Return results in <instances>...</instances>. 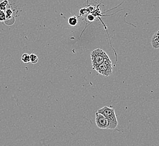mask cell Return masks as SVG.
<instances>
[{
	"label": "cell",
	"mask_w": 159,
	"mask_h": 146,
	"mask_svg": "<svg viewBox=\"0 0 159 146\" xmlns=\"http://www.w3.org/2000/svg\"><path fill=\"white\" fill-rule=\"evenodd\" d=\"M30 60H31V62L32 64H36V63H37L39 59H38V58L36 55L32 54L30 55Z\"/></svg>",
	"instance_id": "cell-9"
},
{
	"label": "cell",
	"mask_w": 159,
	"mask_h": 146,
	"mask_svg": "<svg viewBox=\"0 0 159 146\" xmlns=\"http://www.w3.org/2000/svg\"><path fill=\"white\" fill-rule=\"evenodd\" d=\"M77 23V20L76 18L75 17H71L69 19V23L71 25H76Z\"/></svg>",
	"instance_id": "cell-11"
},
{
	"label": "cell",
	"mask_w": 159,
	"mask_h": 146,
	"mask_svg": "<svg viewBox=\"0 0 159 146\" xmlns=\"http://www.w3.org/2000/svg\"><path fill=\"white\" fill-rule=\"evenodd\" d=\"M9 6V1L7 0H3L0 3V10L5 11Z\"/></svg>",
	"instance_id": "cell-7"
},
{
	"label": "cell",
	"mask_w": 159,
	"mask_h": 146,
	"mask_svg": "<svg viewBox=\"0 0 159 146\" xmlns=\"http://www.w3.org/2000/svg\"><path fill=\"white\" fill-rule=\"evenodd\" d=\"M97 113L102 114L107 119L108 122V129H115L117 127L118 122L113 109L106 106L98 110Z\"/></svg>",
	"instance_id": "cell-1"
},
{
	"label": "cell",
	"mask_w": 159,
	"mask_h": 146,
	"mask_svg": "<svg viewBox=\"0 0 159 146\" xmlns=\"http://www.w3.org/2000/svg\"><path fill=\"white\" fill-rule=\"evenodd\" d=\"M112 64L108 58L104 60L102 64L96 69L99 73L104 76H108L112 73Z\"/></svg>",
	"instance_id": "cell-3"
},
{
	"label": "cell",
	"mask_w": 159,
	"mask_h": 146,
	"mask_svg": "<svg viewBox=\"0 0 159 146\" xmlns=\"http://www.w3.org/2000/svg\"><path fill=\"white\" fill-rule=\"evenodd\" d=\"M95 123L98 128L100 129H108V122L104 116L100 113L95 114Z\"/></svg>",
	"instance_id": "cell-4"
},
{
	"label": "cell",
	"mask_w": 159,
	"mask_h": 146,
	"mask_svg": "<svg viewBox=\"0 0 159 146\" xmlns=\"http://www.w3.org/2000/svg\"><path fill=\"white\" fill-rule=\"evenodd\" d=\"M21 60L25 63H28L31 61L30 60V55H28L27 54H25L22 55L21 57Z\"/></svg>",
	"instance_id": "cell-8"
},
{
	"label": "cell",
	"mask_w": 159,
	"mask_h": 146,
	"mask_svg": "<svg viewBox=\"0 0 159 146\" xmlns=\"http://www.w3.org/2000/svg\"><path fill=\"white\" fill-rule=\"evenodd\" d=\"M88 19H89L90 20H91V21H92L93 20H94V17H93V16L89 15V16H88Z\"/></svg>",
	"instance_id": "cell-12"
},
{
	"label": "cell",
	"mask_w": 159,
	"mask_h": 146,
	"mask_svg": "<svg viewBox=\"0 0 159 146\" xmlns=\"http://www.w3.org/2000/svg\"><path fill=\"white\" fill-rule=\"evenodd\" d=\"M6 20V15L5 12L2 10H0V21L5 22Z\"/></svg>",
	"instance_id": "cell-10"
},
{
	"label": "cell",
	"mask_w": 159,
	"mask_h": 146,
	"mask_svg": "<svg viewBox=\"0 0 159 146\" xmlns=\"http://www.w3.org/2000/svg\"><path fill=\"white\" fill-rule=\"evenodd\" d=\"M91 56L93 65L95 69L104 61L105 59L108 58V56L106 53L101 49H97L93 51Z\"/></svg>",
	"instance_id": "cell-2"
},
{
	"label": "cell",
	"mask_w": 159,
	"mask_h": 146,
	"mask_svg": "<svg viewBox=\"0 0 159 146\" xmlns=\"http://www.w3.org/2000/svg\"><path fill=\"white\" fill-rule=\"evenodd\" d=\"M151 44L155 49H159V31L155 32L151 40Z\"/></svg>",
	"instance_id": "cell-6"
},
{
	"label": "cell",
	"mask_w": 159,
	"mask_h": 146,
	"mask_svg": "<svg viewBox=\"0 0 159 146\" xmlns=\"http://www.w3.org/2000/svg\"><path fill=\"white\" fill-rule=\"evenodd\" d=\"M5 15H6V20L5 21V23L7 25H11L15 22V18L12 16V10L10 8H8L5 11Z\"/></svg>",
	"instance_id": "cell-5"
}]
</instances>
